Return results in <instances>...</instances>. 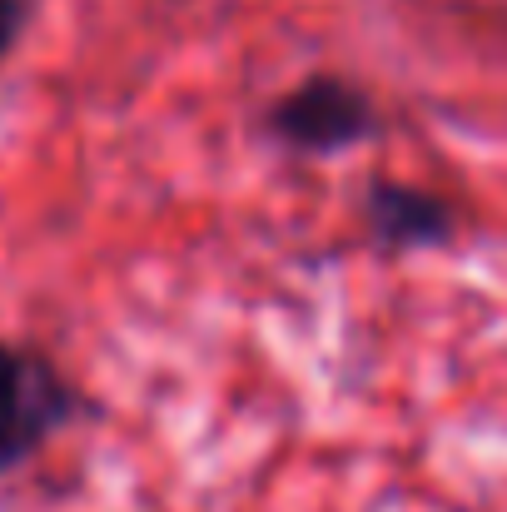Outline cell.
<instances>
[{
    "label": "cell",
    "mask_w": 507,
    "mask_h": 512,
    "mask_svg": "<svg viewBox=\"0 0 507 512\" xmlns=\"http://www.w3.org/2000/svg\"><path fill=\"white\" fill-rule=\"evenodd\" d=\"M80 398L70 378L35 348L0 343V473L30 463L70 418Z\"/></svg>",
    "instance_id": "obj_1"
},
{
    "label": "cell",
    "mask_w": 507,
    "mask_h": 512,
    "mask_svg": "<svg viewBox=\"0 0 507 512\" xmlns=\"http://www.w3.org/2000/svg\"><path fill=\"white\" fill-rule=\"evenodd\" d=\"M269 135L294 155H343L378 135V110L353 80L309 75L269 105Z\"/></svg>",
    "instance_id": "obj_2"
},
{
    "label": "cell",
    "mask_w": 507,
    "mask_h": 512,
    "mask_svg": "<svg viewBox=\"0 0 507 512\" xmlns=\"http://www.w3.org/2000/svg\"><path fill=\"white\" fill-rule=\"evenodd\" d=\"M363 219L383 249H443L458 234V214L443 194L403 184V179H373L363 199Z\"/></svg>",
    "instance_id": "obj_3"
},
{
    "label": "cell",
    "mask_w": 507,
    "mask_h": 512,
    "mask_svg": "<svg viewBox=\"0 0 507 512\" xmlns=\"http://www.w3.org/2000/svg\"><path fill=\"white\" fill-rule=\"evenodd\" d=\"M25 15H30V0H0V60L15 50V40L25 30Z\"/></svg>",
    "instance_id": "obj_4"
}]
</instances>
